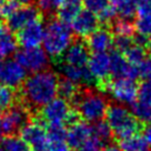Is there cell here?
Segmentation results:
<instances>
[{
  "instance_id": "cell-26",
  "label": "cell",
  "mask_w": 151,
  "mask_h": 151,
  "mask_svg": "<svg viewBox=\"0 0 151 151\" xmlns=\"http://www.w3.org/2000/svg\"><path fill=\"white\" fill-rule=\"evenodd\" d=\"M79 92V89L75 82L70 81L65 77L59 79L58 82V93L61 96V98L66 100H72Z\"/></svg>"
},
{
  "instance_id": "cell-39",
  "label": "cell",
  "mask_w": 151,
  "mask_h": 151,
  "mask_svg": "<svg viewBox=\"0 0 151 151\" xmlns=\"http://www.w3.org/2000/svg\"><path fill=\"white\" fill-rule=\"evenodd\" d=\"M59 7L62 6H71V7H81L82 0H58Z\"/></svg>"
},
{
  "instance_id": "cell-3",
  "label": "cell",
  "mask_w": 151,
  "mask_h": 151,
  "mask_svg": "<svg viewBox=\"0 0 151 151\" xmlns=\"http://www.w3.org/2000/svg\"><path fill=\"white\" fill-rule=\"evenodd\" d=\"M77 112L86 122L96 123L101 121L107 114L108 101L102 94L93 91H83L72 99Z\"/></svg>"
},
{
  "instance_id": "cell-21",
  "label": "cell",
  "mask_w": 151,
  "mask_h": 151,
  "mask_svg": "<svg viewBox=\"0 0 151 151\" xmlns=\"http://www.w3.org/2000/svg\"><path fill=\"white\" fill-rule=\"evenodd\" d=\"M18 40L7 26H0V49L5 57L10 56L17 50Z\"/></svg>"
},
{
  "instance_id": "cell-31",
  "label": "cell",
  "mask_w": 151,
  "mask_h": 151,
  "mask_svg": "<svg viewBox=\"0 0 151 151\" xmlns=\"http://www.w3.org/2000/svg\"><path fill=\"white\" fill-rule=\"evenodd\" d=\"M134 28L138 31V33L143 35L146 37H151V14L148 16H138Z\"/></svg>"
},
{
  "instance_id": "cell-8",
  "label": "cell",
  "mask_w": 151,
  "mask_h": 151,
  "mask_svg": "<svg viewBox=\"0 0 151 151\" xmlns=\"http://www.w3.org/2000/svg\"><path fill=\"white\" fill-rule=\"evenodd\" d=\"M49 58L47 52L39 47L22 48L16 53V60L29 72H40L47 70L49 66Z\"/></svg>"
},
{
  "instance_id": "cell-34",
  "label": "cell",
  "mask_w": 151,
  "mask_h": 151,
  "mask_svg": "<svg viewBox=\"0 0 151 151\" xmlns=\"http://www.w3.org/2000/svg\"><path fill=\"white\" fill-rule=\"evenodd\" d=\"M113 45L117 51L124 53L129 48L134 45V41L133 38L130 36H116V38H113Z\"/></svg>"
},
{
  "instance_id": "cell-42",
  "label": "cell",
  "mask_w": 151,
  "mask_h": 151,
  "mask_svg": "<svg viewBox=\"0 0 151 151\" xmlns=\"http://www.w3.org/2000/svg\"><path fill=\"white\" fill-rule=\"evenodd\" d=\"M19 4H22L24 6H30L35 0H17Z\"/></svg>"
},
{
  "instance_id": "cell-32",
  "label": "cell",
  "mask_w": 151,
  "mask_h": 151,
  "mask_svg": "<svg viewBox=\"0 0 151 151\" xmlns=\"http://www.w3.org/2000/svg\"><path fill=\"white\" fill-rule=\"evenodd\" d=\"M82 2L85 5L86 9L91 11L96 16L101 14L111 4L109 0H82Z\"/></svg>"
},
{
  "instance_id": "cell-40",
  "label": "cell",
  "mask_w": 151,
  "mask_h": 151,
  "mask_svg": "<svg viewBox=\"0 0 151 151\" xmlns=\"http://www.w3.org/2000/svg\"><path fill=\"white\" fill-rule=\"evenodd\" d=\"M143 138H145L148 147L151 148V123L147 124L145 129H143Z\"/></svg>"
},
{
  "instance_id": "cell-25",
  "label": "cell",
  "mask_w": 151,
  "mask_h": 151,
  "mask_svg": "<svg viewBox=\"0 0 151 151\" xmlns=\"http://www.w3.org/2000/svg\"><path fill=\"white\" fill-rule=\"evenodd\" d=\"M131 112L139 122L149 124L151 123V104H146L137 100L131 104Z\"/></svg>"
},
{
  "instance_id": "cell-33",
  "label": "cell",
  "mask_w": 151,
  "mask_h": 151,
  "mask_svg": "<svg viewBox=\"0 0 151 151\" xmlns=\"http://www.w3.org/2000/svg\"><path fill=\"white\" fill-rule=\"evenodd\" d=\"M37 5L39 12L46 16L53 14L58 11V8H59L58 0H37Z\"/></svg>"
},
{
  "instance_id": "cell-1",
  "label": "cell",
  "mask_w": 151,
  "mask_h": 151,
  "mask_svg": "<svg viewBox=\"0 0 151 151\" xmlns=\"http://www.w3.org/2000/svg\"><path fill=\"white\" fill-rule=\"evenodd\" d=\"M58 82L57 75L50 70L32 73L21 86V97L24 106L32 110L45 107L58 94Z\"/></svg>"
},
{
  "instance_id": "cell-38",
  "label": "cell",
  "mask_w": 151,
  "mask_h": 151,
  "mask_svg": "<svg viewBox=\"0 0 151 151\" xmlns=\"http://www.w3.org/2000/svg\"><path fill=\"white\" fill-rule=\"evenodd\" d=\"M139 72L140 77L147 79V81H151V57H147L139 66Z\"/></svg>"
},
{
  "instance_id": "cell-24",
  "label": "cell",
  "mask_w": 151,
  "mask_h": 151,
  "mask_svg": "<svg viewBox=\"0 0 151 151\" xmlns=\"http://www.w3.org/2000/svg\"><path fill=\"white\" fill-rule=\"evenodd\" d=\"M0 146L6 151H31L27 142L16 134L2 137L0 140Z\"/></svg>"
},
{
  "instance_id": "cell-2",
  "label": "cell",
  "mask_w": 151,
  "mask_h": 151,
  "mask_svg": "<svg viewBox=\"0 0 151 151\" xmlns=\"http://www.w3.org/2000/svg\"><path fill=\"white\" fill-rule=\"evenodd\" d=\"M72 30L59 19H52L46 26L43 50L50 58L59 59L72 43Z\"/></svg>"
},
{
  "instance_id": "cell-35",
  "label": "cell",
  "mask_w": 151,
  "mask_h": 151,
  "mask_svg": "<svg viewBox=\"0 0 151 151\" xmlns=\"http://www.w3.org/2000/svg\"><path fill=\"white\" fill-rule=\"evenodd\" d=\"M137 100L146 104H151V81H145L140 85L138 88Z\"/></svg>"
},
{
  "instance_id": "cell-44",
  "label": "cell",
  "mask_w": 151,
  "mask_h": 151,
  "mask_svg": "<svg viewBox=\"0 0 151 151\" xmlns=\"http://www.w3.org/2000/svg\"><path fill=\"white\" fill-rule=\"evenodd\" d=\"M4 2H5V0H0V9H1V7L4 5Z\"/></svg>"
},
{
  "instance_id": "cell-13",
  "label": "cell",
  "mask_w": 151,
  "mask_h": 151,
  "mask_svg": "<svg viewBox=\"0 0 151 151\" xmlns=\"http://www.w3.org/2000/svg\"><path fill=\"white\" fill-rule=\"evenodd\" d=\"M39 16H40V12H39L38 8L33 7L32 5L19 7L18 9L7 19V27L12 32H17V31L19 32L28 24L38 20Z\"/></svg>"
},
{
  "instance_id": "cell-28",
  "label": "cell",
  "mask_w": 151,
  "mask_h": 151,
  "mask_svg": "<svg viewBox=\"0 0 151 151\" xmlns=\"http://www.w3.org/2000/svg\"><path fill=\"white\" fill-rule=\"evenodd\" d=\"M112 130L109 126L107 121H99V122H96L94 126L92 127V134L94 137H97L98 139H100L101 141L108 142L111 137H112Z\"/></svg>"
},
{
  "instance_id": "cell-6",
  "label": "cell",
  "mask_w": 151,
  "mask_h": 151,
  "mask_svg": "<svg viewBox=\"0 0 151 151\" xmlns=\"http://www.w3.org/2000/svg\"><path fill=\"white\" fill-rule=\"evenodd\" d=\"M30 122V112L24 104H12L0 117V134L12 136Z\"/></svg>"
},
{
  "instance_id": "cell-23",
  "label": "cell",
  "mask_w": 151,
  "mask_h": 151,
  "mask_svg": "<svg viewBox=\"0 0 151 151\" xmlns=\"http://www.w3.org/2000/svg\"><path fill=\"white\" fill-rule=\"evenodd\" d=\"M120 149L122 151H148V145L143 136L134 134L120 140Z\"/></svg>"
},
{
  "instance_id": "cell-36",
  "label": "cell",
  "mask_w": 151,
  "mask_h": 151,
  "mask_svg": "<svg viewBox=\"0 0 151 151\" xmlns=\"http://www.w3.org/2000/svg\"><path fill=\"white\" fill-rule=\"evenodd\" d=\"M102 148H104V142L92 134L80 149L83 151H101Z\"/></svg>"
},
{
  "instance_id": "cell-7",
  "label": "cell",
  "mask_w": 151,
  "mask_h": 151,
  "mask_svg": "<svg viewBox=\"0 0 151 151\" xmlns=\"http://www.w3.org/2000/svg\"><path fill=\"white\" fill-rule=\"evenodd\" d=\"M104 92L111 94L114 100L122 104H133L138 98V87L133 80L116 79L113 81H104L99 85Z\"/></svg>"
},
{
  "instance_id": "cell-27",
  "label": "cell",
  "mask_w": 151,
  "mask_h": 151,
  "mask_svg": "<svg viewBox=\"0 0 151 151\" xmlns=\"http://www.w3.org/2000/svg\"><path fill=\"white\" fill-rule=\"evenodd\" d=\"M123 56L126 57V59L128 60L129 63L139 67L143 62V60L147 58V53L146 49L143 47L133 45L132 47H130L127 51L123 53Z\"/></svg>"
},
{
  "instance_id": "cell-5",
  "label": "cell",
  "mask_w": 151,
  "mask_h": 151,
  "mask_svg": "<svg viewBox=\"0 0 151 151\" xmlns=\"http://www.w3.org/2000/svg\"><path fill=\"white\" fill-rule=\"evenodd\" d=\"M41 119L48 126H65L77 120V116L72 111L68 100L55 98L40 110Z\"/></svg>"
},
{
  "instance_id": "cell-18",
  "label": "cell",
  "mask_w": 151,
  "mask_h": 151,
  "mask_svg": "<svg viewBox=\"0 0 151 151\" xmlns=\"http://www.w3.org/2000/svg\"><path fill=\"white\" fill-rule=\"evenodd\" d=\"M48 140L43 151H71L67 142V129L65 126H49Z\"/></svg>"
},
{
  "instance_id": "cell-19",
  "label": "cell",
  "mask_w": 151,
  "mask_h": 151,
  "mask_svg": "<svg viewBox=\"0 0 151 151\" xmlns=\"http://www.w3.org/2000/svg\"><path fill=\"white\" fill-rule=\"evenodd\" d=\"M113 45L111 31L104 28H98L87 39V46L93 52H107Z\"/></svg>"
},
{
  "instance_id": "cell-10",
  "label": "cell",
  "mask_w": 151,
  "mask_h": 151,
  "mask_svg": "<svg viewBox=\"0 0 151 151\" xmlns=\"http://www.w3.org/2000/svg\"><path fill=\"white\" fill-rule=\"evenodd\" d=\"M110 75L116 79L136 80L140 77L139 67L129 63L123 53L113 51L110 55Z\"/></svg>"
},
{
  "instance_id": "cell-22",
  "label": "cell",
  "mask_w": 151,
  "mask_h": 151,
  "mask_svg": "<svg viewBox=\"0 0 151 151\" xmlns=\"http://www.w3.org/2000/svg\"><path fill=\"white\" fill-rule=\"evenodd\" d=\"M110 2L120 19L131 20L137 14V5L133 0H111Z\"/></svg>"
},
{
  "instance_id": "cell-16",
  "label": "cell",
  "mask_w": 151,
  "mask_h": 151,
  "mask_svg": "<svg viewBox=\"0 0 151 151\" xmlns=\"http://www.w3.org/2000/svg\"><path fill=\"white\" fill-rule=\"evenodd\" d=\"M92 136V127L86 121L76 120L67 129V142L73 149H80Z\"/></svg>"
},
{
  "instance_id": "cell-14",
  "label": "cell",
  "mask_w": 151,
  "mask_h": 151,
  "mask_svg": "<svg viewBox=\"0 0 151 151\" xmlns=\"http://www.w3.org/2000/svg\"><path fill=\"white\" fill-rule=\"evenodd\" d=\"M99 28V19L89 10H80L71 22V30L79 37H89Z\"/></svg>"
},
{
  "instance_id": "cell-30",
  "label": "cell",
  "mask_w": 151,
  "mask_h": 151,
  "mask_svg": "<svg viewBox=\"0 0 151 151\" xmlns=\"http://www.w3.org/2000/svg\"><path fill=\"white\" fill-rule=\"evenodd\" d=\"M134 24H132L130 20H124L120 19L117 22L113 24V31L116 33V36H130L134 33Z\"/></svg>"
},
{
  "instance_id": "cell-46",
  "label": "cell",
  "mask_w": 151,
  "mask_h": 151,
  "mask_svg": "<svg viewBox=\"0 0 151 151\" xmlns=\"http://www.w3.org/2000/svg\"><path fill=\"white\" fill-rule=\"evenodd\" d=\"M77 151H83V150H81V149H78V150H77Z\"/></svg>"
},
{
  "instance_id": "cell-11",
  "label": "cell",
  "mask_w": 151,
  "mask_h": 151,
  "mask_svg": "<svg viewBox=\"0 0 151 151\" xmlns=\"http://www.w3.org/2000/svg\"><path fill=\"white\" fill-rule=\"evenodd\" d=\"M21 138L27 142L31 151H43L47 145L48 132L41 123L30 122L20 131Z\"/></svg>"
},
{
  "instance_id": "cell-12",
  "label": "cell",
  "mask_w": 151,
  "mask_h": 151,
  "mask_svg": "<svg viewBox=\"0 0 151 151\" xmlns=\"http://www.w3.org/2000/svg\"><path fill=\"white\" fill-rule=\"evenodd\" d=\"M45 32H46V26L42 24L40 19H38L19 31L17 40L18 43L22 46V48L39 47L43 42Z\"/></svg>"
},
{
  "instance_id": "cell-15",
  "label": "cell",
  "mask_w": 151,
  "mask_h": 151,
  "mask_svg": "<svg viewBox=\"0 0 151 151\" xmlns=\"http://www.w3.org/2000/svg\"><path fill=\"white\" fill-rule=\"evenodd\" d=\"M88 69L96 81L99 85L104 81L110 75V55L107 52H93L88 61Z\"/></svg>"
},
{
  "instance_id": "cell-9",
  "label": "cell",
  "mask_w": 151,
  "mask_h": 151,
  "mask_svg": "<svg viewBox=\"0 0 151 151\" xmlns=\"http://www.w3.org/2000/svg\"><path fill=\"white\" fill-rule=\"evenodd\" d=\"M27 79V71L16 59L0 61V85L14 89L22 86Z\"/></svg>"
},
{
  "instance_id": "cell-17",
  "label": "cell",
  "mask_w": 151,
  "mask_h": 151,
  "mask_svg": "<svg viewBox=\"0 0 151 151\" xmlns=\"http://www.w3.org/2000/svg\"><path fill=\"white\" fill-rule=\"evenodd\" d=\"M89 48L87 43L82 41H75L67 49L62 56V61L65 65L77 67H87L89 61Z\"/></svg>"
},
{
  "instance_id": "cell-4",
  "label": "cell",
  "mask_w": 151,
  "mask_h": 151,
  "mask_svg": "<svg viewBox=\"0 0 151 151\" xmlns=\"http://www.w3.org/2000/svg\"><path fill=\"white\" fill-rule=\"evenodd\" d=\"M106 119L112 132L120 140L137 134L140 129V123L132 112L121 104L109 106Z\"/></svg>"
},
{
  "instance_id": "cell-29",
  "label": "cell",
  "mask_w": 151,
  "mask_h": 151,
  "mask_svg": "<svg viewBox=\"0 0 151 151\" xmlns=\"http://www.w3.org/2000/svg\"><path fill=\"white\" fill-rule=\"evenodd\" d=\"M14 102V92L11 88L0 85V111H6Z\"/></svg>"
},
{
  "instance_id": "cell-20",
  "label": "cell",
  "mask_w": 151,
  "mask_h": 151,
  "mask_svg": "<svg viewBox=\"0 0 151 151\" xmlns=\"http://www.w3.org/2000/svg\"><path fill=\"white\" fill-rule=\"evenodd\" d=\"M61 72L65 78L75 82L76 85L90 86L96 82L94 78L90 73L88 67L69 66L63 63L61 67Z\"/></svg>"
},
{
  "instance_id": "cell-37",
  "label": "cell",
  "mask_w": 151,
  "mask_h": 151,
  "mask_svg": "<svg viewBox=\"0 0 151 151\" xmlns=\"http://www.w3.org/2000/svg\"><path fill=\"white\" fill-rule=\"evenodd\" d=\"M117 16V12H116V9L113 8V6L110 4L107 9H104L100 14H98L97 17L99 19V21L104 22V24H108V22H111L113 19L116 18Z\"/></svg>"
},
{
  "instance_id": "cell-45",
  "label": "cell",
  "mask_w": 151,
  "mask_h": 151,
  "mask_svg": "<svg viewBox=\"0 0 151 151\" xmlns=\"http://www.w3.org/2000/svg\"><path fill=\"white\" fill-rule=\"evenodd\" d=\"M0 151H6V150H5V149H4V148H2V147L0 146Z\"/></svg>"
},
{
  "instance_id": "cell-43",
  "label": "cell",
  "mask_w": 151,
  "mask_h": 151,
  "mask_svg": "<svg viewBox=\"0 0 151 151\" xmlns=\"http://www.w3.org/2000/svg\"><path fill=\"white\" fill-rule=\"evenodd\" d=\"M4 58H5V55L2 53L1 49H0V61H2V60H4Z\"/></svg>"
},
{
  "instance_id": "cell-41",
  "label": "cell",
  "mask_w": 151,
  "mask_h": 151,
  "mask_svg": "<svg viewBox=\"0 0 151 151\" xmlns=\"http://www.w3.org/2000/svg\"><path fill=\"white\" fill-rule=\"evenodd\" d=\"M101 151H122V150L120 149V147L116 146V145H108V146L104 147Z\"/></svg>"
}]
</instances>
